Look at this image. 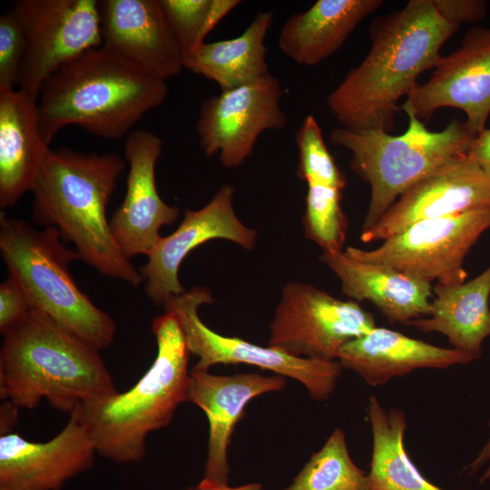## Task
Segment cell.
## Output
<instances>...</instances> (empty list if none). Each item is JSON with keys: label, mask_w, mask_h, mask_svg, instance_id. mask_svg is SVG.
<instances>
[{"label": "cell", "mask_w": 490, "mask_h": 490, "mask_svg": "<svg viewBox=\"0 0 490 490\" xmlns=\"http://www.w3.org/2000/svg\"><path fill=\"white\" fill-rule=\"evenodd\" d=\"M459 28L445 20L431 0H410L376 17L368 54L328 95V110L341 127L389 132L400 111L398 101L417 85L423 72L436 66L442 47Z\"/></svg>", "instance_id": "obj_1"}, {"label": "cell", "mask_w": 490, "mask_h": 490, "mask_svg": "<svg viewBox=\"0 0 490 490\" xmlns=\"http://www.w3.org/2000/svg\"><path fill=\"white\" fill-rule=\"evenodd\" d=\"M124 166L113 152L50 149L31 190L32 219L55 229L74 245L79 259L100 274L137 287L142 275L118 246L107 218Z\"/></svg>", "instance_id": "obj_2"}, {"label": "cell", "mask_w": 490, "mask_h": 490, "mask_svg": "<svg viewBox=\"0 0 490 490\" xmlns=\"http://www.w3.org/2000/svg\"><path fill=\"white\" fill-rule=\"evenodd\" d=\"M99 351L32 308L4 335L1 398L28 409L45 399L69 414L105 398L117 389Z\"/></svg>", "instance_id": "obj_3"}, {"label": "cell", "mask_w": 490, "mask_h": 490, "mask_svg": "<svg viewBox=\"0 0 490 490\" xmlns=\"http://www.w3.org/2000/svg\"><path fill=\"white\" fill-rule=\"evenodd\" d=\"M166 81L123 61L104 46L69 62L43 84L38 126L49 146L68 125L109 140L123 137L142 117L164 103Z\"/></svg>", "instance_id": "obj_4"}, {"label": "cell", "mask_w": 490, "mask_h": 490, "mask_svg": "<svg viewBox=\"0 0 490 490\" xmlns=\"http://www.w3.org/2000/svg\"><path fill=\"white\" fill-rule=\"evenodd\" d=\"M157 354L146 373L125 392H116L75 411L103 457L136 463L145 455L146 436L167 426L186 401L190 351L181 325L168 309L154 318Z\"/></svg>", "instance_id": "obj_5"}, {"label": "cell", "mask_w": 490, "mask_h": 490, "mask_svg": "<svg viewBox=\"0 0 490 490\" xmlns=\"http://www.w3.org/2000/svg\"><path fill=\"white\" fill-rule=\"evenodd\" d=\"M62 240L54 228L38 230L1 211L0 253L31 307L98 350L106 348L115 338V322L74 281L69 265L80 259Z\"/></svg>", "instance_id": "obj_6"}, {"label": "cell", "mask_w": 490, "mask_h": 490, "mask_svg": "<svg viewBox=\"0 0 490 490\" xmlns=\"http://www.w3.org/2000/svg\"><path fill=\"white\" fill-rule=\"evenodd\" d=\"M407 130L392 135L381 130L354 131L335 127L329 142L351 153L349 167L370 186L361 232L370 230L397 198L429 173L466 155L476 134L466 122L453 119L432 132L411 113Z\"/></svg>", "instance_id": "obj_7"}, {"label": "cell", "mask_w": 490, "mask_h": 490, "mask_svg": "<svg viewBox=\"0 0 490 490\" xmlns=\"http://www.w3.org/2000/svg\"><path fill=\"white\" fill-rule=\"evenodd\" d=\"M490 228V209L416 221L373 250L348 246L349 256L393 269L430 283L466 281L464 262L481 235Z\"/></svg>", "instance_id": "obj_8"}, {"label": "cell", "mask_w": 490, "mask_h": 490, "mask_svg": "<svg viewBox=\"0 0 490 490\" xmlns=\"http://www.w3.org/2000/svg\"><path fill=\"white\" fill-rule=\"evenodd\" d=\"M212 302L206 288L193 287L164 306L177 318L190 353L198 358L191 370L208 371L219 364H247L297 380L317 401L330 398L343 369L338 360L296 358L270 346L220 335L206 326L198 314L201 305Z\"/></svg>", "instance_id": "obj_9"}, {"label": "cell", "mask_w": 490, "mask_h": 490, "mask_svg": "<svg viewBox=\"0 0 490 490\" xmlns=\"http://www.w3.org/2000/svg\"><path fill=\"white\" fill-rule=\"evenodd\" d=\"M25 50L18 86L37 102L44 82L69 62L103 45L96 0H17Z\"/></svg>", "instance_id": "obj_10"}, {"label": "cell", "mask_w": 490, "mask_h": 490, "mask_svg": "<svg viewBox=\"0 0 490 490\" xmlns=\"http://www.w3.org/2000/svg\"><path fill=\"white\" fill-rule=\"evenodd\" d=\"M375 327L373 315L357 302L292 280L282 288L269 346L296 358L333 361L346 343Z\"/></svg>", "instance_id": "obj_11"}, {"label": "cell", "mask_w": 490, "mask_h": 490, "mask_svg": "<svg viewBox=\"0 0 490 490\" xmlns=\"http://www.w3.org/2000/svg\"><path fill=\"white\" fill-rule=\"evenodd\" d=\"M284 90L271 73L252 83L220 92L201 105L196 122L207 157L219 155L222 166L236 168L252 154L266 131L286 128L289 118L280 102Z\"/></svg>", "instance_id": "obj_12"}, {"label": "cell", "mask_w": 490, "mask_h": 490, "mask_svg": "<svg viewBox=\"0 0 490 490\" xmlns=\"http://www.w3.org/2000/svg\"><path fill=\"white\" fill-rule=\"evenodd\" d=\"M432 76L406 97L400 111L426 123L445 107L462 110L466 123L476 135L490 115V28L467 30L460 46L442 56Z\"/></svg>", "instance_id": "obj_13"}, {"label": "cell", "mask_w": 490, "mask_h": 490, "mask_svg": "<svg viewBox=\"0 0 490 490\" xmlns=\"http://www.w3.org/2000/svg\"><path fill=\"white\" fill-rule=\"evenodd\" d=\"M234 187L223 185L201 209L185 210L179 227L162 237L147 253V262L140 273L145 280L147 297L164 307L185 289L180 282L179 270L188 254L205 242L222 239L244 249L255 246L257 231L243 224L233 209Z\"/></svg>", "instance_id": "obj_14"}, {"label": "cell", "mask_w": 490, "mask_h": 490, "mask_svg": "<svg viewBox=\"0 0 490 490\" xmlns=\"http://www.w3.org/2000/svg\"><path fill=\"white\" fill-rule=\"evenodd\" d=\"M490 209V177L466 155L453 159L404 191L370 230L363 242L384 240L428 219Z\"/></svg>", "instance_id": "obj_15"}, {"label": "cell", "mask_w": 490, "mask_h": 490, "mask_svg": "<svg viewBox=\"0 0 490 490\" xmlns=\"http://www.w3.org/2000/svg\"><path fill=\"white\" fill-rule=\"evenodd\" d=\"M96 448L75 412L65 426L45 442L16 433L0 436V489L61 490L74 476L92 467Z\"/></svg>", "instance_id": "obj_16"}, {"label": "cell", "mask_w": 490, "mask_h": 490, "mask_svg": "<svg viewBox=\"0 0 490 490\" xmlns=\"http://www.w3.org/2000/svg\"><path fill=\"white\" fill-rule=\"evenodd\" d=\"M162 144L158 135L144 130L132 132L124 142L130 166L126 192L110 224L118 246L130 260L147 255L162 238L161 228L180 216V209L165 203L157 191L155 169Z\"/></svg>", "instance_id": "obj_17"}, {"label": "cell", "mask_w": 490, "mask_h": 490, "mask_svg": "<svg viewBox=\"0 0 490 490\" xmlns=\"http://www.w3.org/2000/svg\"><path fill=\"white\" fill-rule=\"evenodd\" d=\"M286 384V378L277 374L220 376L208 371L190 372L186 401L202 409L209 422L207 458L201 484L211 486L229 485L228 449L247 405L260 395L282 390Z\"/></svg>", "instance_id": "obj_18"}, {"label": "cell", "mask_w": 490, "mask_h": 490, "mask_svg": "<svg viewBox=\"0 0 490 490\" xmlns=\"http://www.w3.org/2000/svg\"><path fill=\"white\" fill-rule=\"evenodd\" d=\"M103 46L135 68L166 81L183 56L160 0L98 1Z\"/></svg>", "instance_id": "obj_19"}, {"label": "cell", "mask_w": 490, "mask_h": 490, "mask_svg": "<svg viewBox=\"0 0 490 490\" xmlns=\"http://www.w3.org/2000/svg\"><path fill=\"white\" fill-rule=\"evenodd\" d=\"M338 363L356 372L368 385L377 387L421 368L445 369L474 359L455 348H441L387 328L375 327L346 343Z\"/></svg>", "instance_id": "obj_20"}, {"label": "cell", "mask_w": 490, "mask_h": 490, "mask_svg": "<svg viewBox=\"0 0 490 490\" xmlns=\"http://www.w3.org/2000/svg\"><path fill=\"white\" fill-rule=\"evenodd\" d=\"M319 260L338 277L343 294L357 301H369L390 323L410 325L429 313L430 283L358 260L344 250L322 252Z\"/></svg>", "instance_id": "obj_21"}, {"label": "cell", "mask_w": 490, "mask_h": 490, "mask_svg": "<svg viewBox=\"0 0 490 490\" xmlns=\"http://www.w3.org/2000/svg\"><path fill=\"white\" fill-rule=\"evenodd\" d=\"M50 147L44 142L36 101L21 90L0 91V209L31 191Z\"/></svg>", "instance_id": "obj_22"}, {"label": "cell", "mask_w": 490, "mask_h": 490, "mask_svg": "<svg viewBox=\"0 0 490 490\" xmlns=\"http://www.w3.org/2000/svg\"><path fill=\"white\" fill-rule=\"evenodd\" d=\"M383 0H318L291 15L278 37L279 49L294 63L314 66L335 54Z\"/></svg>", "instance_id": "obj_23"}, {"label": "cell", "mask_w": 490, "mask_h": 490, "mask_svg": "<svg viewBox=\"0 0 490 490\" xmlns=\"http://www.w3.org/2000/svg\"><path fill=\"white\" fill-rule=\"evenodd\" d=\"M427 316L410 325L421 332L446 337L452 348L474 360L483 355V343L490 337V264L471 280L456 284L436 283Z\"/></svg>", "instance_id": "obj_24"}, {"label": "cell", "mask_w": 490, "mask_h": 490, "mask_svg": "<svg viewBox=\"0 0 490 490\" xmlns=\"http://www.w3.org/2000/svg\"><path fill=\"white\" fill-rule=\"evenodd\" d=\"M274 20L272 11H260L238 36L202 44L183 60L190 72L215 82L220 92L270 74L265 39Z\"/></svg>", "instance_id": "obj_25"}, {"label": "cell", "mask_w": 490, "mask_h": 490, "mask_svg": "<svg viewBox=\"0 0 490 490\" xmlns=\"http://www.w3.org/2000/svg\"><path fill=\"white\" fill-rule=\"evenodd\" d=\"M368 418L372 455L368 474L369 490H444L425 477L405 447L406 413L386 409L376 396L368 397Z\"/></svg>", "instance_id": "obj_26"}, {"label": "cell", "mask_w": 490, "mask_h": 490, "mask_svg": "<svg viewBox=\"0 0 490 490\" xmlns=\"http://www.w3.org/2000/svg\"><path fill=\"white\" fill-rule=\"evenodd\" d=\"M281 490H369V481L353 462L345 433L335 428L291 484Z\"/></svg>", "instance_id": "obj_27"}, {"label": "cell", "mask_w": 490, "mask_h": 490, "mask_svg": "<svg viewBox=\"0 0 490 490\" xmlns=\"http://www.w3.org/2000/svg\"><path fill=\"white\" fill-rule=\"evenodd\" d=\"M183 60L193 54L208 34L240 0H160Z\"/></svg>", "instance_id": "obj_28"}, {"label": "cell", "mask_w": 490, "mask_h": 490, "mask_svg": "<svg viewBox=\"0 0 490 490\" xmlns=\"http://www.w3.org/2000/svg\"><path fill=\"white\" fill-rule=\"evenodd\" d=\"M303 226L307 238L325 253L343 250L347 219L342 211V189L324 184L308 183Z\"/></svg>", "instance_id": "obj_29"}, {"label": "cell", "mask_w": 490, "mask_h": 490, "mask_svg": "<svg viewBox=\"0 0 490 490\" xmlns=\"http://www.w3.org/2000/svg\"><path fill=\"white\" fill-rule=\"evenodd\" d=\"M299 152L298 174L308 183H324L344 189L346 179L324 141L312 114L307 115L295 133Z\"/></svg>", "instance_id": "obj_30"}, {"label": "cell", "mask_w": 490, "mask_h": 490, "mask_svg": "<svg viewBox=\"0 0 490 490\" xmlns=\"http://www.w3.org/2000/svg\"><path fill=\"white\" fill-rule=\"evenodd\" d=\"M24 50L22 28L9 10L0 17V91L18 85Z\"/></svg>", "instance_id": "obj_31"}, {"label": "cell", "mask_w": 490, "mask_h": 490, "mask_svg": "<svg viewBox=\"0 0 490 490\" xmlns=\"http://www.w3.org/2000/svg\"><path fill=\"white\" fill-rule=\"evenodd\" d=\"M32 307L18 283L11 277L0 285V333L5 335L21 322Z\"/></svg>", "instance_id": "obj_32"}, {"label": "cell", "mask_w": 490, "mask_h": 490, "mask_svg": "<svg viewBox=\"0 0 490 490\" xmlns=\"http://www.w3.org/2000/svg\"><path fill=\"white\" fill-rule=\"evenodd\" d=\"M437 13L447 22L461 26L485 18L487 4L484 0H431Z\"/></svg>", "instance_id": "obj_33"}, {"label": "cell", "mask_w": 490, "mask_h": 490, "mask_svg": "<svg viewBox=\"0 0 490 490\" xmlns=\"http://www.w3.org/2000/svg\"><path fill=\"white\" fill-rule=\"evenodd\" d=\"M466 156L490 177V128H485L475 136Z\"/></svg>", "instance_id": "obj_34"}, {"label": "cell", "mask_w": 490, "mask_h": 490, "mask_svg": "<svg viewBox=\"0 0 490 490\" xmlns=\"http://www.w3.org/2000/svg\"><path fill=\"white\" fill-rule=\"evenodd\" d=\"M488 427L489 433L486 441L474 459L465 467V471L468 473V475H474L479 470L485 468V471L479 477L480 484H485L490 481V419Z\"/></svg>", "instance_id": "obj_35"}, {"label": "cell", "mask_w": 490, "mask_h": 490, "mask_svg": "<svg viewBox=\"0 0 490 490\" xmlns=\"http://www.w3.org/2000/svg\"><path fill=\"white\" fill-rule=\"evenodd\" d=\"M17 409L15 405L7 401L1 406V435L9 433L17 420Z\"/></svg>", "instance_id": "obj_36"}, {"label": "cell", "mask_w": 490, "mask_h": 490, "mask_svg": "<svg viewBox=\"0 0 490 490\" xmlns=\"http://www.w3.org/2000/svg\"><path fill=\"white\" fill-rule=\"evenodd\" d=\"M185 490H263L260 483H249L239 486H211L201 484V482L195 486H189Z\"/></svg>", "instance_id": "obj_37"}, {"label": "cell", "mask_w": 490, "mask_h": 490, "mask_svg": "<svg viewBox=\"0 0 490 490\" xmlns=\"http://www.w3.org/2000/svg\"><path fill=\"white\" fill-rule=\"evenodd\" d=\"M0 490H2V489H0Z\"/></svg>", "instance_id": "obj_38"}]
</instances>
